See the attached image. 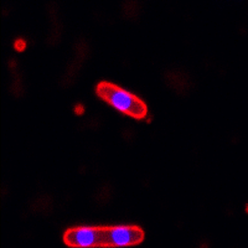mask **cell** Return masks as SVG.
Wrapping results in <instances>:
<instances>
[{
    "instance_id": "obj_1",
    "label": "cell",
    "mask_w": 248,
    "mask_h": 248,
    "mask_svg": "<svg viewBox=\"0 0 248 248\" xmlns=\"http://www.w3.org/2000/svg\"><path fill=\"white\" fill-rule=\"evenodd\" d=\"M96 93L99 98L103 99L110 107L125 116L134 119H144L147 117L148 107L145 102L118 86L109 82H101L97 85Z\"/></svg>"
},
{
    "instance_id": "obj_2",
    "label": "cell",
    "mask_w": 248,
    "mask_h": 248,
    "mask_svg": "<svg viewBox=\"0 0 248 248\" xmlns=\"http://www.w3.org/2000/svg\"><path fill=\"white\" fill-rule=\"evenodd\" d=\"M63 242L68 247H106L105 227H75L63 233Z\"/></svg>"
},
{
    "instance_id": "obj_3",
    "label": "cell",
    "mask_w": 248,
    "mask_h": 248,
    "mask_svg": "<svg viewBox=\"0 0 248 248\" xmlns=\"http://www.w3.org/2000/svg\"><path fill=\"white\" fill-rule=\"evenodd\" d=\"M144 241V231L138 226L105 227L106 247H129Z\"/></svg>"
},
{
    "instance_id": "obj_4",
    "label": "cell",
    "mask_w": 248,
    "mask_h": 248,
    "mask_svg": "<svg viewBox=\"0 0 248 248\" xmlns=\"http://www.w3.org/2000/svg\"><path fill=\"white\" fill-rule=\"evenodd\" d=\"M24 47V44H21V43H19V41H17L16 43V48H23Z\"/></svg>"
},
{
    "instance_id": "obj_5",
    "label": "cell",
    "mask_w": 248,
    "mask_h": 248,
    "mask_svg": "<svg viewBox=\"0 0 248 248\" xmlns=\"http://www.w3.org/2000/svg\"><path fill=\"white\" fill-rule=\"evenodd\" d=\"M247 212H248V206H247Z\"/></svg>"
}]
</instances>
